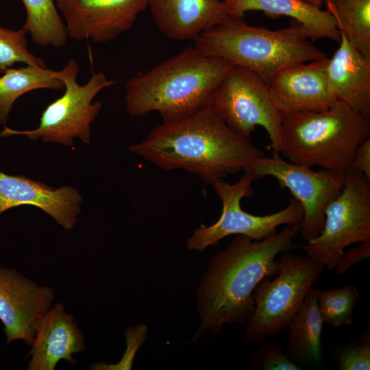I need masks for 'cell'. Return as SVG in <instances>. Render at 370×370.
<instances>
[{"mask_svg": "<svg viewBox=\"0 0 370 370\" xmlns=\"http://www.w3.org/2000/svg\"><path fill=\"white\" fill-rule=\"evenodd\" d=\"M323 323L339 328L353 323V310L360 298L356 286L332 290L314 289Z\"/></svg>", "mask_w": 370, "mask_h": 370, "instance_id": "cb8c5ba5", "label": "cell"}, {"mask_svg": "<svg viewBox=\"0 0 370 370\" xmlns=\"http://www.w3.org/2000/svg\"><path fill=\"white\" fill-rule=\"evenodd\" d=\"M340 34L339 47L327 67L330 88L337 101L370 117V60Z\"/></svg>", "mask_w": 370, "mask_h": 370, "instance_id": "ac0fdd59", "label": "cell"}, {"mask_svg": "<svg viewBox=\"0 0 370 370\" xmlns=\"http://www.w3.org/2000/svg\"><path fill=\"white\" fill-rule=\"evenodd\" d=\"M129 150L161 169H183L211 185L264 156L209 105L184 119L162 123Z\"/></svg>", "mask_w": 370, "mask_h": 370, "instance_id": "7a4b0ae2", "label": "cell"}, {"mask_svg": "<svg viewBox=\"0 0 370 370\" xmlns=\"http://www.w3.org/2000/svg\"><path fill=\"white\" fill-rule=\"evenodd\" d=\"M257 179L248 173L234 184L223 180L212 184L222 204L219 219L210 226L201 225L187 241L189 250L203 251L210 245H217L221 239L230 235H244L253 240L261 241L277 232L282 225L300 223L303 208L293 197L283 209L263 216H257L244 211L241 205L243 198L254 194L253 182Z\"/></svg>", "mask_w": 370, "mask_h": 370, "instance_id": "30bf717a", "label": "cell"}, {"mask_svg": "<svg viewBox=\"0 0 370 370\" xmlns=\"http://www.w3.org/2000/svg\"><path fill=\"white\" fill-rule=\"evenodd\" d=\"M82 201L79 190L73 186L52 188L22 175L0 171V215L12 208L33 206L69 230L77 221Z\"/></svg>", "mask_w": 370, "mask_h": 370, "instance_id": "9a60e30c", "label": "cell"}, {"mask_svg": "<svg viewBox=\"0 0 370 370\" xmlns=\"http://www.w3.org/2000/svg\"><path fill=\"white\" fill-rule=\"evenodd\" d=\"M324 0H311V2L313 5L317 8H321L322 3Z\"/></svg>", "mask_w": 370, "mask_h": 370, "instance_id": "f546056e", "label": "cell"}, {"mask_svg": "<svg viewBox=\"0 0 370 370\" xmlns=\"http://www.w3.org/2000/svg\"><path fill=\"white\" fill-rule=\"evenodd\" d=\"M234 66L190 46L125 84V109L132 116L158 112L163 123L187 118L209 105L211 97Z\"/></svg>", "mask_w": 370, "mask_h": 370, "instance_id": "3957f363", "label": "cell"}, {"mask_svg": "<svg viewBox=\"0 0 370 370\" xmlns=\"http://www.w3.org/2000/svg\"><path fill=\"white\" fill-rule=\"evenodd\" d=\"M337 364L341 370L370 369V335L343 347L338 352Z\"/></svg>", "mask_w": 370, "mask_h": 370, "instance_id": "4316f807", "label": "cell"}, {"mask_svg": "<svg viewBox=\"0 0 370 370\" xmlns=\"http://www.w3.org/2000/svg\"><path fill=\"white\" fill-rule=\"evenodd\" d=\"M370 240V181L349 169L340 193L325 210L320 234L302 246L307 256L333 271L353 244Z\"/></svg>", "mask_w": 370, "mask_h": 370, "instance_id": "9c48e42d", "label": "cell"}, {"mask_svg": "<svg viewBox=\"0 0 370 370\" xmlns=\"http://www.w3.org/2000/svg\"><path fill=\"white\" fill-rule=\"evenodd\" d=\"M30 346L28 370H54L62 360L75 364L73 355L86 349L74 316L62 303L53 304L42 316Z\"/></svg>", "mask_w": 370, "mask_h": 370, "instance_id": "2e32d148", "label": "cell"}, {"mask_svg": "<svg viewBox=\"0 0 370 370\" xmlns=\"http://www.w3.org/2000/svg\"><path fill=\"white\" fill-rule=\"evenodd\" d=\"M369 134L370 117L337 101L323 111L284 115L280 153L295 164L345 175Z\"/></svg>", "mask_w": 370, "mask_h": 370, "instance_id": "5b68a950", "label": "cell"}, {"mask_svg": "<svg viewBox=\"0 0 370 370\" xmlns=\"http://www.w3.org/2000/svg\"><path fill=\"white\" fill-rule=\"evenodd\" d=\"M55 73L36 65L7 69L0 77V124L8 121L14 102L23 95L37 89H62L64 84Z\"/></svg>", "mask_w": 370, "mask_h": 370, "instance_id": "44dd1931", "label": "cell"}, {"mask_svg": "<svg viewBox=\"0 0 370 370\" xmlns=\"http://www.w3.org/2000/svg\"><path fill=\"white\" fill-rule=\"evenodd\" d=\"M349 168L362 173L370 181V138L365 139L356 148Z\"/></svg>", "mask_w": 370, "mask_h": 370, "instance_id": "f1b7e54d", "label": "cell"}, {"mask_svg": "<svg viewBox=\"0 0 370 370\" xmlns=\"http://www.w3.org/2000/svg\"><path fill=\"white\" fill-rule=\"evenodd\" d=\"M26 13L23 26L33 42L42 47H64L67 39L65 23L59 14L56 0H21Z\"/></svg>", "mask_w": 370, "mask_h": 370, "instance_id": "7402d4cb", "label": "cell"}, {"mask_svg": "<svg viewBox=\"0 0 370 370\" xmlns=\"http://www.w3.org/2000/svg\"><path fill=\"white\" fill-rule=\"evenodd\" d=\"M0 367H1V363H0Z\"/></svg>", "mask_w": 370, "mask_h": 370, "instance_id": "d6a6232c", "label": "cell"}, {"mask_svg": "<svg viewBox=\"0 0 370 370\" xmlns=\"http://www.w3.org/2000/svg\"><path fill=\"white\" fill-rule=\"evenodd\" d=\"M370 257V240L360 243L354 247L344 251L335 269L339 275H343L354 264Z\"/></svg>", "mask_w": 370, "mask_h": 370, "instance_id": "83f0119b", "label": "cell"}, {"mask_svg": "<svg viewBox=\"0 0 370 370\" xmlns=\"http://www.w3.org/2000/svg\"><path fill=\"white\" fill-rule=\"evenodd\" d=\"M209 106L244 138H249L257 126L263 127L270 140L267 149L280 153L282 116L260 75L234 66L214 91Z\"/></svg>", "mask_w": 370, "mask_h": 370, "instance_id": "ba28073f", "label": "cell"}, {"mask_svg": "<svg viewBox=\"0 0 370 370\" xmlns=\"http://www.w3.org/2000/svg\"><path fill=\"white\" fill-rule=\"evenodd\" d=\"M278 262L277 277L273 280L263 278L254 291V308L244 332L251 343H261L288 328L324 271L314 259L290 251L282 253Z\"/></svg>", "mask_w": 370, "mask_h": 370, "instance_id": "8992f818", "label": "cell"}, {"mask_svg": "<svg viewBox=\"0 0 370 370\" xmlns=\"http://www.w3.org/2000/svg\"><path fill=\"white\" fill-rule=\"evenodd\" d=\"M249 367L262 370L301 369L282 352L281 346L275 342H270L260 346L251 356Z\"/></svg>", "mask_w": 370, "mask_h": 370, "instance_id": "484cf974", "label": "cell"}, {"mask_svg": "<svg viewBox=\"0 0 370 370\" xmlns=\"http://www.w3.org/2000/svg\"><path fill=\"white\" fill-rule=\"evenodd\" d=\"M27 34L23 28L13 30L0 25V73L16 63L47 67L42 58L28 50Z\"/></svg>", "mask_w": 370, "mask_h": 370, "instance_id": "d4e9b609", "label": "cell"}, {"mask_svg": "<svg viewBox=\"0 0 370 370\" xmlns=\"http://www.w3.org/2000/svg\"><path fill=\"white\" fill-rule=\"evenodd\" d=\"M347 39L370 60V0H325Z\"/></svg>", "mask_w": 370, "mask_h": 370, "instance_id": "603a6c76", "label": "cell"}, {"mask_svg": "<svg viewBox=\"0 0 370 370\" xmlns=\"http://www.w3.org/2000/svg\"><path fill=\"white\" fill-rule=\"evenodd\" d=\"M224 2L232 17H243L249 11H262L271 18L285 16L297 21L312 42L325 38L339 42L341 38L334 16L328 10L305 0H227Z\"/></svg>", "mask_w": 370, "mask_h": 370, "instance_id": "d6986e66", "label": "cell"}, {"mask_svg": "<svg viewBox=\"0 0 370 370\" xmlns=\"http://www.w3.org/2000/svg\"><path fill=\"white\" fill-rule=\"evenodd\" d=\"M147 8L160 31L177 41H194L232 18L221 0H148Z\"/></svg>", "mask_w": 370, "mask_h": 370, "instance_id": "e0dca14e", "label": "cell"}, {"mask_svg": "<svg viewBox=\"0 0 370 370\" xmlns=\"http://www.w3.org/2000/svg\"><path fill=\"white\" fill-rule=\"evenodd\" d=\"M79 73L77 62L71 58L63 69L55 73L64 88V94L49 104L40 118L38 126L30 130H16L4 127L0 136L15 135L26 136L30 140L40 138L44 143H59L71 146L78 138L84 143H89L91 124L101 108L100 101L92 102L103 89L112 86L115 81L110 79L101 72L94 73L88 81L79 84Z\"/></svg>", "mask_w": 370, "mask_h": 370, "instance_id": "52a82bcc", "label": "cell"}, {"mask_svg": "<svg viewBox=\"0 0 370 370\" xmlns=\"http://www.w3.org/2000/svg\"><path fill=\"white\" fill-rule=\"evenodd\" d=\"M54 300L51 286L40 285L15 269L0 267V321L6 344L21 340L30 345Z\"/></svg>", "mask_w": 370, "mask_h": 370, "instance_id": "7c38bea8", "label": "cell"}, {"mask_svg": "<svg viewBox=\"0 0 370 370\" xmlns=\"http://www.w3.org/2000/svg\"><path fill=\"white\" fill-rule=\"evenodd\" d=\"M68 36L95 43L112 41L129 30L148 0H56Z\"/></svg>", "mask_w": 370, "mask_h": 370, "instance_id": "4fadbf2b", "label": "cell"}, {"mask_svg": "<svg viewBox=\"0 0 370 370\" xmlns=\"http://www.w3.org/2000/svg\"><path fill=\"white\" fill-rule=\"evenodd\" d=\"M193 46L205 56L250 70L267 83L286 68L327 57L295 20L288 27L270 29L232 17L202 32Z\"/></svg>", "mask_w": 370, "mask_h": 370, "instance_id": "277c9868", "label": "cell"}, {"mask_svg": "<svg viewBox=\"0 0 370 370\" xmlns=\"http://www.w3.org/2000/svg\"><path fill=\"white\" fill-rule=\"evenodd\" d=\"M221 1H227V0H221Z\"/></svg>", "mask_w": 370, "mask_h": 370, "instance_id": "1f68e13d", "label": "cell"}, {"mask_svg": "<svg viewBox=\"0 0 370 370\" xmlns=\"http://www.w3.org/2000/svg\"><path fill=\"white\" fill-rule=\"evenodd\" d=\"M329 58L293 65L274 75L267 83L272 101L280 114L323 111L337 100L328 81Z\"/></svg>", "mask_w": 370, "mask_h": 370, "instance_id": "5bb4252c", "label": "cell"}, {"mask_svg": "<svg viewBox=\"0 0 370 370\" xmlns=\"http://www.w3.org/2000/svg\"><path fill=\"white\" fill-rule=\"evenodd\" d=\"M299 223L286 225L261 241L236 235L225 249L212 258L197 291L199 336L219 333L224 324H245L254 308L253 293L264 277L279 272L280 254L299 246L293 240Z\"/></svg>", "mask_w": 370, "mask_h": 370, "instance_id": "6da1fadb", "label": "cell"}, {"mask_svg": "<svg viewBox=\"0 0 370 370\" xmlns=\"http://www.w3.org/2000/svg\"><path fill=\"white\" fill-rule=\"evenodd\" d=\"M323 325L317 298L312 288L288 328L286 355L295 362L319 360L322 356L321 334Z\"/></svg>", "mask_w": 370, "mask_h": 370, "instance_id": "ffe728a7", "label": "cell"}, {"mask_svg": "<svg viewBox=\"0 0 370 370\" xmlns=\"http://www.w3.org/2000/svg\"><path fill=\"white\" fill-rule=\"evenodd\" d=\"M280 153L262 156L251 163L243 172L257 180L271 176L279 185L287 188L302 206L304 214L299 223V234L307 243L317 237L325 222L328 204L341 191L345 175L312 168L284 160Z\"/></svg>", "mask_w": 370, "mask_h": 370, "instance_id": "8fae6325", "label": "cell"}, {"mask_svg": "<svg viewBox=\"0 0 370 370\" xmlns=\"http://www.w3.org/2000/svg\"><path fill=\"white\" fill-rule=\"evenodd\" d=\"M305 1L312 3L311 0H305Z\"/></svg>", "mask_w": 370, "mask_h": 370, "instance_id": "4dcf8cb0", "label": "cell"}]
</instances>
